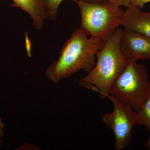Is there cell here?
<instances>
[{
    "mask_svg": "<svg viewBox=\"0 0 150 150\" xmlns=\"http://www.w3.org/2000/svg\"><path fill=\"white\" fill-rule=\"evenodd\" d=\"M107 40L88 37L81 28L76 29L64 44L56 61L46 70V77L51 82L60 83L80 70L90 71L96 64V54Z\"/></svg>",
    "mask_w": 150,
    "mask_h": 150,
    "instance_id": "cell-1",
    "label": "cell"
},
{
    "mask_svg": "<svg viewBox=\"0 0 150 150\" xmlns=\"http://www.w3.org/2000/svg\"><path fill=\"white\" fill-rule=\"evenodd\" d=\"M123 31L118 27L106 40L97 53L95 66L79 81V86L98 93L101 98H107L113 82L128 64L120 47Z\"/></svg>",
    "mask_w": 150,
    "mask_h": 150,
    "instance_id": "cell-2",
    "label": "cell"
},
{
    "mask_svg": "<svg viewBox=\"0 0 150 150\" xmlns=\"http://www.w3.org/2000/svg\"><path fill=\"white\" fill-rule=\"evenodd\" d=\"M128 61L125 69L111 86L109 95L137 112L149 95L150 82L144 65Z\"/></svg>",
    "mask_w": 150,
    "mask_h": 150,
    "instance_id": "cell-3",
    "label": "cell"
},
{
    "mask_svg": "<svg viewBox=\"0 0 150 150\" xmlns=\"http://www.w3.org/2000/svg\"><path fill=\"white\" fill-rule=\"evenodd\" d=\"M81 28L88 35L107 40L121 25L124 10L108 2L97 3L78 0Z\"/></svg>",
    "mask_w": 150,
    "mask_h": 150,
    "instance_id": "cell-4",
    "label": "cell"
},
{
    "mask_svg": "<svg viewBox=\"0 0 150 150\" xmlns=\"http://www.w3.org/2000/svg\"><path fill=\"white\" fill-rule=\"evenodd\" d=\"M107 98L112 102L113 109L103 115V121L114 134L115 149H125L130 144L132 129L137 124V112L109 94Z\"/></svg>",
    "mask_w": 150,
    "mask_h": 150,
    "instance_id": "cell-5",
    "label": "cell"
},
{
    "mask_svg": "<svg viewBox=\"0 0 150 150\" xmlns=\"http://www.w3.org/2000/svg\"><path fill=\"white\" fill-rule=\"evenodd\" d=\"M120 47L127 60L150 59V38L138 33L123 30Z\"/></svg>",
    "mask_w": 150,
    "mask_h": 150,
    "instance_id": "cell-6",
    "label": "cell"
},
{
    "mask_svg": "<svg viewBox=\"0 0 150 150\" xmlns=\"http://www.w3.org/2000/svg\"><path fill=\"white\" fill-rule=\"evenodd\" d=\"M124 11L121 25L124 30L141 33L150 38V11L144 12L130 5Z\"/></svg>",
    "mask_w": 150,
    "mask_h": 150,
    "instance_id": "cell-7",
    "label": "cell"
},
{
    "mask_svg": "<svg viewBox=\"0 0 150 150\" xmlns=\"http://www.w3.org/2000/svg\"><path fill=\"white\" fill-rule=\"evenodd\" d=\"M12 7H17L29 15L35 29L43 28L44 21L46 20V0H12Z\"/></svg>",
    "mask_w": 150,
    "mask_h": 150,
    "instance_id": "cell-8",
    "label": "cell"
},
{
    "mask_svg": "<svg viewBox=\"0 0 150 150\" xmlns=\"http://www.w3.org/2000/svg\"><path fill=\"white\" fill-rule=\"evenodd\" d=\"M137 114V124L144 126L150 132V93Z\"/></svg>",
    "mask_w": 150,
    "mask_h": 150,
    "instance_id": "cell-9",
    "label": "cell"
},
{
    "mask_svg": "<svg viewBox=\"0 0 150 150\" xmlns=\"http://www.w3.org/2000/svg\"><path fill=\"white\" fill-rule=\"evenodd\" d=\"M46 19L54 21L58 15V9L61 3L64 0H46ZM76 2L78 0H72Z\"/></svg>",
    "mask_w": 150,
    "mask_h": 150,
    "instance_id": "cell-10",
    "label": "cell"
},
{
    "mask_svg": "<svg viewBox=\"0 0 150 150\" xmlns=\"http://www.w3.org/2000/svg\"><path fill=\"white\" fill-rule=\"evenodd\" d=\"M106 1L108 2L126 8L130 5V0H106Z\"/></svg>",
    "mask_w": 150,
    "mask_h": 150,
    "instance_id": "cell-11",
    "label": "cell"
},
{
    "mask_svg": "<svg viewBox=\"0 0 150 150\" xmlns=\"http://www.w3.org/2000/svg\"><path fill=\"white\" fill-rule=\"evenodd\" d=\"M148 3H150V0H130V5L138 7L141 9Z\"/></svg>",
    "mask_w": 150,
    "mask_h": 150,
    "instance_id": "cell-12",
    "label": "cell"
},
{
    "mask_svg": "<svg viewBox=\"0 0 150 150\" xmlns=\"http://www.w3.org/2000/svg\"><path fill=\"white\" fill-rule=\"evenodd\" d=\"M5 124L3 122L2 118L0 117V146L1 144L2 141L4 137V128Z\"/></svg>",
    "mask_w": 150,
    "mask_h": 150,
    "instance_id": "cell-13",
    "label": "cell"
},
{
    "mask_svg": "<svg viewBox=\"0 0 150 150\" xmlns=\"http://www.w3.org/2000/svg\"><path fill=\"white\" fill-rule=\"evenodd\" d=\"M85 1L97 3H103L107 1L106 0H85Z\"/></svg>",
    "mask_w": 150,
    "mask_h": 150,
    "instance_id": "cell-14",
    "label": "cell"
},
{
    "mask_svg": "<svg viewBox=\"0 0 150 150\" xmlns=\"http://www.w3.org/2000/svg\"><path fill=\"white\" fill-rule=\"evenodd\" d=\"M145 146L148 150H150V137L145 144Z\"/></svg>",
    "mask_w": 150,
    "mask_h": 150,
    "instance_id": "cell-15",
    "label": "cell"
},
{
    "mask_svg": "<svg viewBox=\"0 0 150 150\" xmlns=\"http://www.w3.org/2000/svg\"><path fill=\"white\" fill-rule=\"evenodd\" d=\"M1 1H2V0H0V2H1Z\"/></svg>",
    "mask_w": 150,
    "mask_h": 150,
    "instance_id": "cell-16",
    "label": "cell"
}]
</instances>
